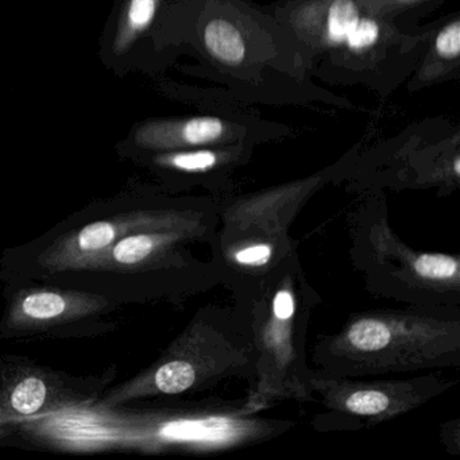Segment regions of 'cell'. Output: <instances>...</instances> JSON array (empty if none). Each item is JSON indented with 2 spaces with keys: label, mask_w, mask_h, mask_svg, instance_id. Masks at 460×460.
I'll use <instances>...</instances> for the list:
<instances>
[{
  "label": "cell",
  "mask_w": 460,
  "mask_h": 460,
  "mask_svg": "<svg viewBox=\"0 0 460 460\" xmlns=\"http://www.w3.org/2000/svg\"><path fill=\"white\" fill-rule=\"evenodd\" d=\"M295 314V300L288 290L277 293L274 298V314L279 320H288Z\"/></svg>",
  "instance_id": "2e32d148"
},
{
  "label": "cell",
  "mask_w": 460,
  "mask_h": 460,
  "mask_svg": "<svg viewBox=\"0 0 460 460\" xmlns=\"http://www.w3.org/2000/svg\"><path fill=\"white\" fill-rule=\"evenodd\" d=\"M233 136L230 123L217 117H193L155 122L139 128L137 144L146 149L172 150L208 146Z\"/></svg>",
  "instance_id": "277c9868"
},
{
  "label": "cell",
  "mask_w": 460,
  "mask_h": 460,
  "mask_svg": "<svg viewBox=\"0 0 460 460\" xmlns=\"http://www.w3.org/2000/svg\"><path fill=\"white\" fill-rule=\"evenodd\" d=\"M414 269L420 276L429 279H456L459 274L457 261L444 254L420 255L414 263Z\"/></svg>",
  "instance_id": "8fae6325"
},
{
  "label": "cell",
  "mask_w": 460,
  "mask_h": 460,
  "mask_svg": "<svg viewBox=\"0 0 460 460\" xmlns=\"http://www.w3.org/2000/svg\"><path fill=\"white\" fill-rule=\"evenodd\" d=\"M427 2H430V0H362V4L379 17L416 9L417 6L427 4Z\"/></svg>",
  "instance_id": "5bb4252c"
},
{
  "label": "cell",
  "mask_w": 460,
  "mask_h": 460,
  "mask_svg": "<svg viewBox=\"0 0 460 460\" xmlns=\"http://www.w3.org/2000/svg\"><path fill=\"white\" fill-rule=\"evenodd\" d=\"M271 249L268 244H255L236 252L235 260L243 265H266L270 260Z\"/></svg>",
  "instance_id": "9a60e30c"
},
{
  "label": "cell",
  "mask_w": 460,
  "mask_h": 460,
  "mask_svg": "<svg viewBox=\"0 0 460 460\" xmlns=\"http://www.w3.org/2000/svg\"><path fill=\"white\" fill-rule=\"evenodd\" d=\"M432 55L436 60L457 63L460 58V21L455 18L438 31L433 42Z\"/></svg>",
  "instance_id": "7c38bea8"
},
{
  "label": "cell",
  "mask_w": 460,
  "mask_h": 460,
  "mask_svg": "<svg viewBox=\"0 0 460 460\" xmlns=\"http://www.w3.org/2000/svg\"><path fill=\"white\" fill-rule=\"evenodd\" d=\"M49 386L40 376H22L9 393V406L21 416L39 413L49 400Z\"/></svg>",
  "instance_id": "ba28073f"
},
{
  "label": "cell",
  "mask_w": 460,
  "mask_h": 460,
  "mask_svg": "<svg viewBox=\"0 0 460 460\" xmlns=\"http://www.w3.org/2000/svg\"><path fill=\"white\" fill-rule=\"evenodd\" d=\"M293 31L314 49L341 61L374 60L389 33L362 0H295L287 13Z\"/></svg>",
  "instance_id": "6da1fadb"
},
{
  "label": "cell",
  "mask_w": 460,
  "mask_h": 460,
  "mask_svg": "<svg viewBox=\"0 0 460 460\" xmlns=\"http://www.w3.org/2000/svg\"><path fill=\"white\" fill-rule=\"evenodd\" d=\"M161 0H128L119 20L114 48L117 53L128 50L155 20Z\"/></svg>",
  "instance_id": "52a82bcc"
},
{
  "label": "cell",
  "mask_w": 460,
  "mask_h": 460,
  "mask_svg": "<svg viewBox=\"0 0 460 460\" xmlns=\"http://www.w3.org/2000/svg\"><path fill=\"white\" fill-rule=\"evenodd\" d=\"M109 305L106 298L90 293L60 289H28L15 296L7 327L13 331H34L98 314Z\"/></svg>",
  "instance_id": "3957f363"
},
{
  "label": "cell",
  "mask_w": 460,
  "mask_h": 460,
  "mask_svg": "<svg viewBox=\"0 0 460 460\" xmlns=\"http://www.w3.org/2000/svg\"><path fill=\"white\" fill-rule=\"evenodd\" d=\"M390 338L389 327L376 319L359 320L349 331V343L359 351H379L389 344Z\"/></svg>",
  "instance_id": "9c48e42d"
},
{
  "label": "cell",
  "mask_w": 460,
  "mask_h": 460,
  "mask_svg": "<svg viewBox=\"0 0 460 460\" xmlns=\"http://www.w3.org/2000/svg\"><path fill=\"white\" fill-rule=\"evenodd\" d=\"M217 152L212 150H192V152L172 153V155H161L160 163L172 168L184 172H204L214 168L217 164Z\"/></svg>",
  "instance_id": "30bf717a"
},
{
  "label": "cell",
  "mask_w": 460,
  "mask_h": 460,
  "mask_svg": "<svg viewBox=\"0 0 460 460\" xmlns=\"http://www.w3.org/2000/svg\"><path fill=\"white\" fill-rule=\"evenodd\" d=\"M389 397L376 390H360L352 393L346 401V408L360 416H376L389 408Z\"/></svg>",
  "instance_id": "4fadbf2b"
},
{
  "label": "cell",
  "mask_w": 460,
  "mask_h": 460,
  "mask_svg": "<svg viewBox=\"0 0 460 460\" xmlns=\"http://www.w3.org/2000/svg\"><path fill=\"white\" fill-rule=\"evenodd\" d=\"M166 225L165 217L147 212L117 215L61 236L42 254L41 263L53 271L83 270L88 261L109 249L118 239L139 231L165 228Z\"/></svg>",
  "instance_id": "7a4b0ae2"
},
{
  "label": "cell",
  "mask_w": 460,
  "mask_h": 460,
  "mask_svg": "<svg viewBox=\"0 0 460 460\" xmlns=\"http://www.w3.org/2000/svg\"><path fill=\"white\" fill-rule=\"evenodd\" d=\"M207 52L225 66H241L247 56V44L242 31L225 18H214L203 31Z\"/></svg>",
  "instance_id": "8992f818"
},
{
  "label": "cell",
  "mask_w": 460,
  "mask_h": 460,
  "mask_svg": "<svg viewBox=\"0 0 460 460\" xmlns=\"http://www.w3.org/2000/svg\"><path fill=\"white\" fill-rule=\"evenodd\" d=\"M173 233L164 228L139 231L118 239L112 246L85 263L83 270H126L144 265L165 244L171 243Z\"/></svg>",
  "instance_id": "5b68a950"
}]
</instances>
